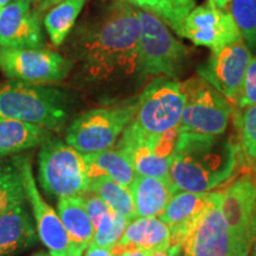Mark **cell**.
Listing matches in <instances>:
<instances>
[{
    "label": "cell",
    "mask_w": 256,
    "mask_h": 256,
    "mask_svg": "<svg viewBox=\"0 0 256 256\" xmlns=\"http://www.w3.org/2000/svg\"><path fill=\"white\" fill-rule=\"evenodd\" d=\"M140 23L136 8L114 0L72 36V60L86 78L106 82L140 75Z\"/></svg>",
    "instance_id": "1"
},
{
    "label": "cell",
    "mask_w": 256,
    "mask_h": 256,
    "mask_svg": "<svg viewBox=\"0 0 256 256\" xmlns=\"http://www.w3.org/2000/svg\"><path fill=\"white\" fill-rule=\"evenodd\" d=\"M242 154L230 136L179 133L170 166V177L177 190L211 192L228 183Z\"/></svg>",
    "instance_id": "2"
},
{
    "label": "cell",
    "mask_w": 256,
    "mask_h": 256,
    "mask_svg": "<svg viewBox=\"0 0 256 256\" xmlns=\"http://www.w3.org/2000/svg\"><path fill=\"white\" fill-rule=\"evenodd\" d=\"M0 119L58 130L69 119L68 96L60 89L17 80L0 83Z\"/></svg>",
    "instance_id": "3"
},
{
    "label": "cell",
    "mask_w": 256,
    "mask_h": 256,
    "mask_svg": "<svg viewBox=\"0 0 256 256\" xmlns=\"http://www.w3.org/2000/svg\"><path fill=\"white\" fill-rule=\"evenodd\" d=\"M38 178L42 188L57 198L81 196L90 184L82 153L54 136L40 145Z\"/></svg>",
    "instance_id": "4"
},
{
    "label": "cell",
    "mask_w": 256,
    "mask_h": 256,
    "mask_svg": "<svg viewBox=\"0 0 256 256\" xmlns=\"http://www.w3.org/2000/svg\"><path fill=\"white\" fill-rule=\"evenodd\" d=\"M138 98L124 104L95 108L80 115L70 124L66 142L82 154L113 148L124 128L133 120Z\"/></svg>",
    "instance_id": "5"
},
{
    "label": "cell",
    "mask_w": 256,
    "mask_h": 256,
    "mask_svg": "<svg viewBox=\"0 0 256 256\" xmlns=\"http://www.w3.org/2000/svg\"><path fill=\"white\" fill-rule=\"evenodd\" d=\"M136 12L140 23V75L178 80L188 60L186 46L156 16L139 8Z\"/></svg>",
    "instance_id": "6"
},
{
    "label": "cell",
    "mask_w": 256,
    "mask_h": 256,
    "mask_svg": "<svg viewBox=\"0 0 256 256\" xmlns=\"http://www.w3.org/2000/svg\"><path fill=\"white\" fill-rule=\"evenodd\" d=\"M185 104L179 133L222 136L229 126L234 107L220 92L200 75L182 82Z\"/></svg>",
    "instance_id": "7"
},
{
    "label": "cell",
    "mask_w": 256,
    "mask_h": 256,
    "mask_svg": "<svg viewBox=\"0 0 256 256\" xmlns=\"http://www.w3.org/2000/svg\"><path fill=\"white\" fill-rule=\"evenodd\" d=\"M184 104L182 82L158 76L138 96L132 121L148 136H164L178 130Z\"/></svg>",
    "instance_id": "8"
},
{
    "label": "cell",
    "mask_w": 256,
    "mask_h": 256,
    "mask_svg": "<svg viewBox=\"0 0 256 256\" xmlns=\"http://www.w3.org/2000/svg\"><path fill=\"white\" fill-rule=\"evenodd\" d=\"M177 138L178 130L164 136H148L130 121L114 148L126 156L138 174L172 183L170 166Z\"/></svg>",
    "instance_id": "9"
},
{
    "label": "cell",
    "mask_w": 256,
    "mask_h": 256,
    "mask_svg": "<svg viewBox=\"0 0 256 256\" xmlns=\"http://www.w3.org/2000/svg\"><path fill=\"white\" fill-rule=\"evenodd\" d=\"M74 60L55 51L0 48V69L11 80L48 84L62 81L69 75Z\"/></svg>",
    "instance_id": "10"
},
{
    "label": "cell",
    "mask_w": 256,
    "mask_h": 256,
    "mask_svg": "<svg viewBox=\"0 0 256 256\" xmlns=\"http://www.w3.org/2000/svg\"><path fill=\"white\" fill-rule=\"evenodd\" d=\"M220 200L232 238V256H249V226L256 206V182L252 174L236 178L220 192Z\"/></svg>",
    "instance_id": "11"
},
{
    "label": "cell",
    "mask_w": 256,
    "mask_h": 256,
    "mask_svg": "<svg viewBox=\"0 0 256 256\" xmlns=\"http://www.w3.org/2000/svg\"><path fill=\"white\" fill-rule=\"evenodd\" d=\"M252 57V51L244 42H235L211 51L206 62L198 68L197 75L210 83L235 107Z\"/></svg>",
    "instance_id": "12"
},
{
    "label": "cell",
    "mask_w": 256,
    "mask_h": 256,
    "mask_svg": "<svg viewBox=\"0 0 256 256\" xmlns=\"http://www.w3.org/2000/svg\"><path fill=\"white\" fill-rule=\"evenodd\" d=\"M180 248L182 256H232L228 224L220 210V192H211L206 210Z\"/></svg>",
    "instance_id": "13"
},
{
    "label": "cell",
    "mask_w": 256,
    "mask_h": 256,
    "mask_svg": "<svg viewBox=\"0 0 256 256\" xmlns=\"http://www.w3.org/2000/svg\"><path fill=\"white\" fill-rule=\"evenodd\" d=\"M20 170L25 197L31 206L38 238L48 248L50 256H72L68 234L58 214L46 203L38 190L28 156H20Z\"/></svg>",
    "instance_id": "14"
},
{
    "label": "cell",
    "mask_w": 256,
    "mask_h": 256,
    "mask_svg": "<svg viewBox=\"0 0 256 256\" xmlns=\"http://www.w3.org/2000/svg\"><path fill=\"white\" fill-rule=\"evenodd\" d=\"M182 37L211 51L243 40L229 12L214 8L209 2L194 8L186 16Z\"/></svg>",
    "instance_id": "15"
},
{
    "label": "cell",
    "mask_w": 256,
    "mask_h": 256,
    "mask_svg": "<svg viewBox=\"0 0 256 256\" xmlns=\"http://www.w3.org/2000/svg\"><path fill=\"white\" fill-rule=\"evenodd\" d=\"M40 14L32 12L26 2H8L0 8V48L40 49L43 48Z\"/></svg>",
    "instance_id": "16"
},
{
    "label": "cell",
    "mask_w": 256,
    "mask_h": 256,
    "mask_svg": "<svg viewBox=\"0 0 256 256\" xmlns=\"http://www.w3.org/2000/svg\"><path fill=\"white\" fill-rule=\"evenodd\" d=\"M211 192L176 191L158 216L168 226L171 246H180L206 210Z\"/></svg>",
    "instance_id": "17"
},
{
    "label": "cell",
    "mask_w": 256,
    "mask_h": 256,
    "mask_svg": "<svg viewBox=\"0 0 256 256\" xmlns=\"http://www.w3.org/2000/svg\"><path fill=\"white\" fill-rule=\"evenodd\" d=\"M37 232L26 206H20L0 215V256H14L37 242Z\"/></svg>",
    "instance_id": "18"
},
{
    "label": "cell",
    "mask_w": 256,
    "mask_h": 256,
    "mask_svg": "<svg viewBox=\"0 0 256 256\" xmlns=\"http://www.w3.org/2000/svg\"><path fill=\"white\" fill-rule=\"evenodd\" d=\"M57 214L68 234L72 255L83 256L92 241L95 228L86 210L82 194L58 198Z\"/></svg>",
    "instance_id": "19"
},
{
    "label": "cell",
    "mask_w": 256,
    "mask_h": 256,
    "mask_svg": "<svg viewBox=\"0 0 256 256\" xmlns=\"http://www.w3.org/2000/svg\"><path fill=\"white\" fill-rule=\"evenodd\" d=\"M170 247L171 232L159 217H136L128 223L120 241L112 249H142L154 252Z\"/></svg>",
    "instance_id": "20"
},
{
    "label": "cell",
    "mask_w": 256,
    "mask_h": 256,
    "mask_svg": "<svg viewBox=\"0 0 256 256\" xmlns=\"http://www.w3.org/2000/svg\"><path fill=\"white\" fill-rule=\"evenodd\" d=\"M128 190L132 196L136 217H158L172 194L178 191L172 183L138 174Z\"/></svg>",
    "instance_id": "21"
},
{
    "label": "cell",
    "mask_w": 256,
    "mask_h": 256,
    "mask_svg": "<svg viewBox=\"0 0 256 256\" xmlns=\"http://www.w3.org/2000/svg\"><path fill=\"white\" fill-rule=\"evenodd\" d=\"M50 130L19 120L0 119V158H8L40 146Z\"/></svg>",
    "instance_id": "22"
},
{
    "label": "cell",
    "mask_w": 256,
    "mask_h": 256,
    "mask_svg": "<svg viewBox=\"0 0 256 256\" xmlns=\"http://www.w3.org/2000/svg\"><path fill=\"white\" fill-rule=\"evenodd\" d=\"M83 156L90 179L104 176L128 188L136 178V172L130 160L114 147L104 152L83 154Z\"/></svg>",
    "instance_id": "23"
},
{
    "label": "cell",
    "mask_w": 256,
    "mask_h": 256,
    "mask_svg": "<svg viewBox=\"0 0 256 256\" xmlns=\"http://www.w3.org/2000/svg\"><path fill=\"white\" fill-rule=\"evenodd\" d=\"M148 12L160 19L182 37L183 24L186 16L196 5V0H119Z\"/></svg>",
    "instance_id": "24"
},
{
    "label": "cell",
    "mask_w": 256,
    "mask_h": 256,
    "mask_svg": "<svg viewBox=\"0 0 256 256\" xmlns=\"http://www.w3.org/2000/svg\"><path fill=\"white\" fill-rule=\"evenodd\" d=\"M26 200L20 170V156L0 158V215Z\"/></svg>",
    "instance_id": "25"
},
{
    "label": "cell",
    "mask_w": 256,
    "mask_h": 256,
    "mask_svg": "<svg viewBox=\"0 0 256 256\" xmlns=\"http://www.w3.org/2000/svg\"><path fill=\"white\" fill-rule=\"evenodd\" d=\"M84 2L86 0H62L48 11L44 17V26L54 46H60L66 40Z\"/></svg>",
    "instance_id": "26"
},
{
    "label": "cell",
    "mask_w": 256,
    "mask_h": 256,
    "mask_svg": "<svg viewBox=\"0 0 256 256\" xmlns=\"http://www.w3.org/2000/svg\"><path fill=\"white\" fill-rule=\"evenodd\" d=\"M88 191L98 194L112 210L124 216L128 222H132L136 218L130 190L116 183L113 179L104 177V176L92 178Z\"/></svg>",
    "instance_id": "27"
},
{
    "label": "cell",
    "mask_w": 256,
    "mask_h": 256,
    "mask_svg": "<svg viewBox=\"0 0 256 256\" xmlns=\"http://www.w3.org/2000/svg\"><path fill=\"white\" fill-rule=\"evenodd\" d=\"M232 115L238 132L243 162L252 168L256 162V104L242 110H234Z\"/></svg>",
    "instance_id": "28"
},
{
    "label": "cell",
    "mask_w": 256,
    "mask_h": 256,
    "mask_svg": "<svg viewBox=\"0 0 256 256\" xmlns=\"http://www.w3.org/2000/svg\"><path fill=\"white\" fill-rule=\"evenodd\" d=\"M226 11L235 22L246 46L256 52V0H230Z\"/></svg>",
    "instance_id": "29"
},
{
    "label": "cell",
    "mask_w": 256,
    "mask_h": 256,
    "mask_svg": "<svg viewBox=\"0 0 256 256\" xmlns=\"http://www.w3.org/2000/svg\"><path fill=\"white\" fill-rule=\"evenodd\" d=\"M128 220L120 214L110 210L102 217L98 226H95L94 238L90 244L106 249H112L120 241L121 236L127 228Z\"/></svg>",
    "instance_id": "30"
},
{
    "label": "cell",
    "mask_w": 256,
    "mask_h": 256,
    "mask_svg": "<svg viewBox=\"0 0 256 256\" xmlns=\"http://www.w3.org/2000/svg\"><path fill=\"white\" fill-rule=\"evenodd\" d=\"M256 104V56L252 57L246 72L238 100L234 110H242Z\"/></svg>",
    "instance_id": "31"
},
{
    "label": "cell",
    "mask_w": 256,
    "mask_h": 256,
    "mask_svg": "<svg viewBox=\"0 0 256 256\" xmlns=\"http://www.w3.org/2000/svg\"><path fill=\"white\" fill-rule=\"evenodd\" d=\"M83 203H84L86 210H87L89 217H90L92 224H94V228L98 226V223L100 222L102 217L106 214L110 212V208L107 206V203L104 200H101L98 194H95L94 192L87 191L86 194H82Z\"/></svg>",
    "instance_id": "32"
},
{
    "label": "cell",
    "mask_w": 256,
    "mask_h": 256,
    "mask_svg": "<svg viewBox=\"0 0 256 256\" xmlns=\"http://www.w3.org/2000/svg\"><path fill=\"white\" fill-rule=\"evenodd\" d=\"M249 256H256V206L249 226Z\"/></svg>",
    "instance_id": "33"
},
{
    "label": "cell",
    "mask_w": 256,
    "mask_h": 256,
    "mask_svg": "<svg viewBox=\"0 0 256 256\" xmlns=\"http://www.w3.org/2000/svg\"><path fill=\"white\" fill-rule=\"evenodd\" d=\"M112 256H151L152 252L142 250V249H122V250H116V249H110Z\"/></svg>",
    "instance_id": "34"
},
{
    "label": "cell",
    "mask_w": 256,
    "mask_h": 256,
    "mask_svg": "<svg viewBox=\"0 0 256 256\" xmlns=\"http://www.w3.org/2000/svg\"><path fill=\"white\" fill-rule=\"evenodd\" d=\"M83 256H112V252L110 249L96 247V246L90 244Z\"/></svg>",
    "instance_id": "35"
},
{
    "label": "cell",
    "mask_w": 256,
    "mask_h": 256,
    "mask_svg": "<svg viewBox=\"0 0 256 256\" xmlns=\"http://www.w3.org/2000/svg\"><path fill=\"white\" fill-rule=\"evenodd\" d=\"M151 256H182V248L178 244H172L166 250H159L152 252Z\"/></svg>",
    "instance_id": "36"
},
{
    "label": "cell",
    "mask_w": 256,
    "mask_h": 256,
    "mask_svg": "<svg viewBox=\"0 0 256 256\" xmlns=\"http://www.w3.org/2000/svg\"><path fill=\"white\" fill-rule=\"evenodd\" d=\"M60 2H62V0H40V5H38L37 12L38 14H40V12H44V11H46V10H50L52 6L57 5Z\"/></svg>",
    "instance_id": "37"
},
{
    "label": "cell",
    "mask_w": 256,
    "mask_h": 256,
    "mask_svg": "<svg viewBox=\"0 0 256 256\" xmlns=\"http://www.w3.org/2000/svg\"><path fill=\"white\" fill-rule=\"evenodd\" d=\"M208 2L214 6V8L220 10H226L228 8L230 0H208Z\"/></svg>",
    "instance_id": "38"
},
{
    "label": "cell",
    "mask_w": 256,
    "mask_h": 256,
    "mask_svg": "<svg viewBox=\"0 0 256 256\" xmlns=\"http://www.w3.org/2000/svg\"><path fill=\"white\" fill-rule=\"evenodd\" d=\"M10 2V0H0V8H4L5 5H8Z\"/></svg>",
    "instance_id": "39"
},
{
    "label": "cell",
    "mask_w": 256,
    "mask_h": 256,
    "mask_svg": "<svg viewBox=\"0 0 256 256\" xmlns=\"http://www.w3.org/2000/svg\"><path fill=\"white\" fill-rule=\"evenodd\" d=\"M252 177H254L255 182H256V162L252 166Z\"/></svg>",
    "instance_id": "40"
},
{
    "label": "cell",
    "mask_w": 256,
    "mask_h": 256,
    "mask_svg": "<svg viewBox=\"0 0 256 256\" xmlns=\"http://www.w3.org/2000/svg\"><path fill=\"white\" fill-rule=\"evenodd\" d=\"M32 256H50L49 254H48V252H37V254H34V255H32Z\"/></svg>",
    "instance_id": "41"
},
{
    "label": "cell",
    "mask_w": 256,
    "mask_h": 256,
    "mask_svg": "<svg viewBox=\"0 0 256 256\" xmlns=\"http://www.w3.org/2000/svg\"><path fill=\"white\" fill-rule=\"evenodd\" d=\"M17 2H26L30 4V2H40V0H17Z\"/></svg>",
    "instance_id": "42"
}]
</instances>
